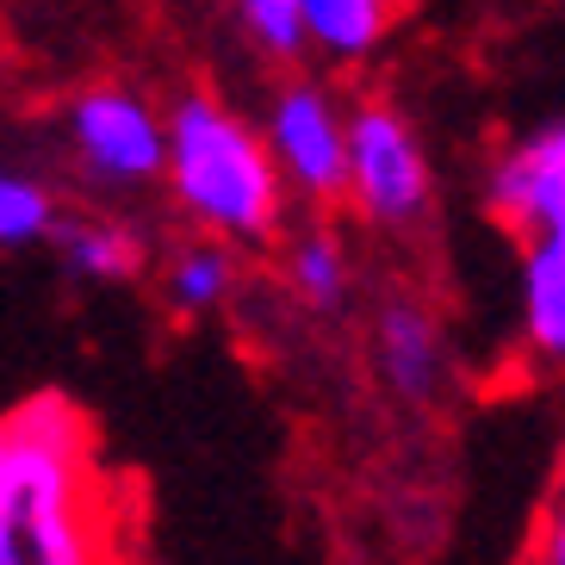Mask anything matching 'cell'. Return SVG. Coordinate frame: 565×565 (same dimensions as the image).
Listing matches in <instances>:
<instances>
[{
    "label": "cell",
    "mask_w": 565,
    "mask_h": 565,
    "mask_svg": "<svg viewBox=\"0 0 565 565\" xmlns=\"http://www.w3.org/2000/svg\"><path fill=\"white\" fill-rule=\"evenodd\" d=\"M0 429V565H113V498L82 404L32 392Z\"/></svg>",
    "instance_id": "cell-1"
},
{
    "label": "cell",
    "mask_w": 565,
    "mask_h": 565,
    "mask_svg": "<svg viewBox=\"0 0 565 565\" xmlns=\"http://www.w3.org/2000/svg\"><path fill=\"white\" fill-rule=\"evenodd\" d=\"M174 217L193 236L231 243V249H274L286 231V200L274 156H267L255 118H243L212 87H186L162 106V174Z\"/></svg>",
    "instance_id": "cell-2"
},
{
    "label": "cell",
    "mask_w": 565,
    "mask_h": 565,
    "mask_svg": "<svg viewBox=\"0 0 565 565\" xmlns=\"http://www.w3.org/2000/svg\"><path fill=\"white\" fill-rule=\"evenodd\" d=\"M342 205L373 236L429 231L435 205H441L429 143L404 118V106L385 94H361L342 106Z\"/></svg>",
    "instance_id": "cell-3"
},
{
    "label": "cell",
    "mask_w": 565,
    "mask_h": 565,
    "mask_svg": "<svg viewBox=\"0 0 565 565\" xmlns=\"http://www.w3.org/2000/svg\"><path fill=\"white\" fill-rule=\"evenodd\" d=\"M63 156L75 181L125 200L162 174V106L137 82H87L63 106Z\"/></svg>",
    "instance_id": "cell-4"
},
{
    "label": "cell",
    "mask_w": 565,
    "mask_h": 565,
    "mask_svg": "<svg viewBox=\"0 0 565 565\" xmlns=\"http://www.w3.org/2000/svg\"><path fill=\"white\" fill-rule=\"evenodd\" d=\"M342 94L317 75H286L267 94L262 113V143L274 156L286 200L305 212H335L342 205Z\"/></svg>",
    "instance_id": "cell-5"
},
{
    "label": "cell",
    "mask_w": 565,
    "mask_h": 565,
    "mask_svg": "<svg viewBox=\"0 0 565 565\" xmlns=\"http://www.w3.org/2000/svg\"><path fill=\"white\" fill-rule=\"evenodd\" d=\"M366 361H373V380H380V392L392 404L435 411L454 380V349H448L441 311L423 305L416 292L380 299L373 305V323H366Z\"/></svg>",
    "instance_id": "cell-6"
},
{
    "label": "cell",
    "mask_w": 565,
    "mask_h": 565,
    "mask_svg": "<svg viewBox=\"0 0 565 565\" xmlns=\"http://www.w3.org/2000/svg\"><path fill=\"white\" fill-rule=\"evenodd\" d=\"M484 212L498 217L515 243L565 231V125L541 118L515 131L491 168H484Z\"/></svg>",
    "instance_id": "cell-7"
},
{
    "label": "cell",
    "mask_w": 565,
    "mask_h": 565,
    "mask_svg": "<svg viewBox=\"0 0 565 565\" xmlns=\"http://www.w3.org/2000/svg\"><path fill=\"white\" fill-rule=\"evenodd\" d=\"M44 249H56L68 280L82 286H131L143 267H150V236L143 224L113 205H94V212H56Z\"/></svg>",
    "instance_id": "cell-8"
},
{
    "label": "cell",
    "mask_w": 565,
    "mask_h": 565,
    "mask_svg": "<svg viewBox=\"0 0 565 565\" xmlns=\"http://www.w3.org/2000/svg\"><path fill=\"white\" fill-rule=\"evenodd\" d=\"M280 280H286V299L299 305L305 317H342L354 299V249L349 236L335 231L323 212H311L305 224H286L280 236Z\"/></svg>",
    "instance_id": "cell-9"
},
{
    "label": "cell",
    "mask_w": 565,
    "mask_h": 565,
    "mask_svg": "<svg viewBox=\"0 0 565 565\" xmlns=\"http://www.w3.org/2000/svg\"><path fill=\"white\" fill-rule=\"evenodd\" d=\"M515 342L541 366L565 361V231L515 243Z\"/></svg>",
    "instance_id": "cell-10"
},
{
    "label": "cell",
    "mask_w": 565,
    "mask_h": 565,
    "mask_svg": "<svg viewBox=\"0 0 565 565\" xmlns=\"http://www.w3.org/2000/svg\"><path fill=\"white\" fill-rule=\"evenodd\" d=\"M299 7V44L330 68H361L398 32L404 0H292Z\"/></svg>",
    "instance_id": "cell-11"
},
{
    "label": "cell",
    "mask_w": 565,
    "mask_h": 565,
    "mask_svg": "<svg viewBox=\"0 0 565 565\" xmlns=\"http://www.w3.org/2000/svg\"><path fill=\"white\" fill-rule=\"evenodd\" d=\"M243 292V249L231 243H212V236H186L174 243L162 262V305L168 317L181 323H205V317H224Z\"/></svg>",
    "instance_id": "cell-12"
},
{
    "label": "cell",
    "mask_w": 565,
    "mask_h": 565,
    "mask_svg": "<svg viewBox=\"0 0 565 565\" xmlns=\"http://www.w3.org/2000/svg\"><path fill=\"white\" fill-rule=\"evenodd\" d=\"M56 212V186L32 168H0V249H44Z\"/></svg>",
    "instance_id": "cell-13"
},
{
    "label": "cell",
    "mask_w": 565,
    "mask_h": 565,
    "mask_svg": "<svg viewBox=\"0 0 565 565\" xmlns=\"http://www.w3.org/2000/svg\"><path fill=\"white\" fill-rule=\"evenodd\" d=\"M236 13V25L249 32V44L267 56V63H292V56H305L299 44V7L292 0H224Z\"/></svg>",
    "instance_id": "cell-14"
},
{
    "label": "cell",
    "mask_w": 565,
    "mask_h": 565,
    "mask_svg": "<svg viewBox=\"0 0 565 565\" xmlns=\"http://www.w3.org/2000/svg\"><path fill=\"white\" fill-rule=\"evenodd\" d=\"M529 559H541V565H565V503H559V491L547 498V522H541V541H534Z\"/></svg>",
    "instance_id": "cell-15"
},
{
    "label": "cell",
    "mask_w": 565,
    "mask_h": 565,
    "mask_svg": "<svg viewBox=\"0 0 565 565\" xmlns=\"http://www.w3.org/2000/svg\"><path fill=\"white\" fill-rule=\"evenodd\" d=\"M0 454H7V429H0Z\"/></svg>",
    "instance_id": "cell-16"
}]
</instances>
